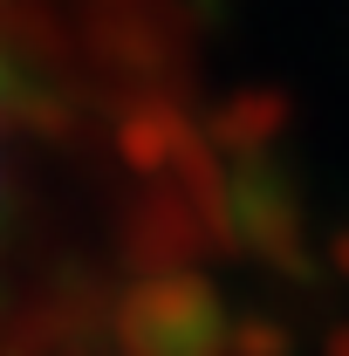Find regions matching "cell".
<instances>
[{"mask_svg":"<svg viewBox=\"0 0 349 356\" xmlns=\"http://www.w3.org/2000/svg\"><path fill=\"white\" fill-rule=\"evenodd\" d=\"M247 206L178 0H0V356H206Z\"/></svg>","mask_w":349,"mask_h":356,"instance_id":"cell-1","label":"cell"}]
</instances>
